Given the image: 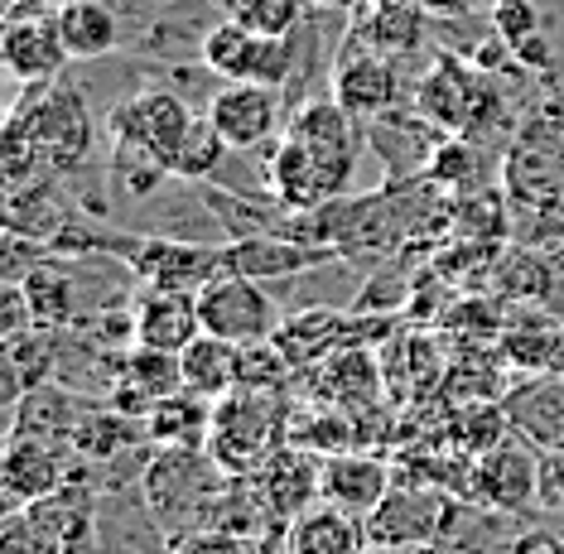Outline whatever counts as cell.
Segmentation results:
<instances>
[{
	"label": "cell",
	"instance_id": "6da1fadb",
	"mask_svg": "<svg viewBox=\"0 0 564 554\" xmlns=\"http://www.w3.org/2000/svg\"><path fill=\"white\" fill-rule=\"evenodd\" d=\"M232 482L208 448H155L145 458V472H140V487H145V507L155 531H164V540L188 535L208 521L213 501L223 497V487Z\"/></svg>",
	"mask_w": 564,
	"mask_h": 554
},
{
	"label": "cell",
	"instance_id": "7a4b0ae2",
	"mask_svg": "<svg viewBox=\"0 0 564 554\" xmlns=\"http://www.w3.org/2000/svg\"><path fill=\"white\" fill-rule=\"evenodd\" d=\"M280 444H290V415L280 391H247L237 385L232 395L213 401V434L208 454L227 478H247Z\"/></svg>",
	"mask_w": 564,
	"mask_h": 554
},
{
	"label": "cell",
	"instance_id": "3957f363",
	"mask_svg": "<svg viewBox=\"0 0 564 554\" xmlns=\"http://www.w3.org/2000/svg\"><path fill=\"white\" fill-rule=\"evenodd\" d=\"M198 116L188 111V97L174 87H145V93L126 97L111 107L107 131H111V154H131V160H150L170 174L174 150L184 145L188 126ZM174 178V174H170Z\"/></svg>",
	"mask_w": 564,
	"mask_h": 554
},
{
	"label": "cell",
	"instance_id": "277c9868",
	"mask_svg": "<svg viewBox=\"0 0 564 554\" xmlns=\"http://www.w3.org/2000/svg\"><path fill=\"white\" fill-rule=\"evenodd\" d=\"M497 107H502L497 87L487 83L478 68H468L464 58H454V54H444L415 87V111L444 135H473L478 140L487 126L502 116Z\"/></svg>",
	"mask_w": 564,
	"mask_h": 554
},
{
	"label": "cell",
	"instance_id": "5b68a950",
	"mask_svg": "<svg viewBox=\"0 0 564 554\" xmlns=\"http://www.w3.org/2000/svg\"><path fill=\"white\" fill-rule=\"evenodd\" d=\"M198 318H203V333L227 338L237 347L271 343L280 333V324H285L261 280L232 275V270H223V275L198 290Z\"/></svg>",
	"mask_w": 564,
	"mask_h": 554
},
{
	"label": "cell",
	"instance_id": "8992f818",
	"mask_svg": "<svg viewBox=\"0 0 564 554\" xmlns=\"http://www.w3.org/2000/svg\"><path fill=\"white\" fill-rule=\"evenodd\" d=\"M208 121L217 126V135L227 140V150L256 154L265 145H275L290 126V101L285 87L271 83H223L208 97Z\"/></svg>",
	"mask_w": 564,
	"mask_h": 554
},
{
	"label": "cell",
	"instance_id": "52a82bcc",
	"mask_svg": "<svg viewBox=\"0 0 564 554\" xmlns=\"http://www.w3.org/2000/svg\"><path fill=\"white\" fill-rule=\"evenodd\" d=\"M541 448H531L517 434H507L497 448L473 458L468 468V501L492 507L502 517H531L541 507Z\"/></svg>",
	"mask_w": 564,
	"mask_h": 554
},
{
	"label": "cell",
	"instance_id": "ba28073f",
	"mask_svg": "<svg viewBox=\"0 0 564 554\" xmlns=\"http://www.w3.org/2000/svg\"><path fill=\"white\" fill-rule=\"evenodd\" d=\"M328 97L362 126H371L401 101V68H395L391 54H381V48H371L367 39L352 34L343 39L338 58L328 68Z\"/></svg>",
	"mask_w": 564,
	"mask_h": 554
},
{
	"label": "cell",
	"instance_id": "9c48e42d",
	"mask_svg": "<svg viewBox=\"0 0 564 554\" xmlns=\"http://www.w3.org/2000/svg\"><path fill=\"white\" fill-rule=\"evenodd\" d=\"M121 261L150 290L198 294L208 280L223 275V247H203L184 237H121Z\"/></svg>",
	"mask_w": 564,
	"mask_h": 554
},
{
	"label": "cell",
	"instance_id": "30bf717a",
	"mask_svg": "<svg viewBox=\"0 0 564 554\" xmlns=\"http://www.w3.org/2000/svg\"><path fill=\"white\" fill-rule=\"evenodd\" d=\"M0 58L20 83H58L63 63H68L58 34V6L44 10V0H30V6L10 10L6 34H0Z\"/></svg>",
	"mask_w": 564,
	"mask_h": 554
},
{
	"label": "cell",
	"instance_id": "8fae6325",
	"mask_svg": "<svg viewBox=\"0 0 564 554\" xmlns=\"http://www.w3.org/2000/svg\"><path fill=\"white\" fill-rule=\"evenodd\" d=\"M444 517H448V497L440 487L395 482L387 501L367 517V540L395 550H430L444 531Z\"/></svg>",
	"mask_w": 564,
	"mask_h": 554
},
{
	"label": "cell",
	"instance_id": "7c38bea8",
	"mask_svg": "<svg viewBox=\"0 0 564 554\" xmlns=\"http://www.w3.org/2000/svg\"><path fill=\"white\" fill-rule=\"evenodd\" d=\"M391 487H395V468L371 448H343V454H328L324 468H318V501L352 511L362 521L387 501Z\"/></svg>",
	"mask_w": 564,
	"mask_h": 554
},
{
	"label": "cell",
	"instance_id": "4fadbf2b",
	"mask_svg": "<svg viewBox=\"0 0 564 554\" xmlns=\"http://www.w3.org/2000/svg\"><path fill=\"white\" fill-rule=\"evenodd\" d=\"M73 458L78 448L73 444H48V439H20L10 434L6 444V492H10V507L24 511L34 501L54 497L58 487L73 482Z\"/></svg>",
	"mask_w": 564,
	"mask_h": 554
},
{
	"label": "cell",
	"instance_id": "5bb4252c",
	"mask_svg": "<svg viewBox=\"0 0 564 554\" xmlns=\"http://www.w3.org/2000/svg\"><path fill=\"white\" fill-rule=\"evenodd\" d=\"M343 261V251L333 247H314V241H294V237H232L223 247V270L247 280H290L304 275L314 265H333Z\"/></svg>",
	"mask_w": 564,
	"mask_h": 554
},
{
	"label": "cell",
	"instance_id": "9a60e30c",
	"mask_svg": "<svg viewBox=\"0 0 564 554\" xmlns=\"http://www.w3.org/2000/svg\"><path fill=\"white\" fill-rule=\"evenodd\" d=\"M198 333H203L198 294L140 285L135 304H131V343L155 347V352H184Z\"/></svg>",
	"mask_w": 564,
	"mask_h": 554
},
{
	"label": "cell",
	"instance_id": "2e32d148",
	"mask_svg": "<svg viewBox=\"0 0 564 554\" xmlns=\"http://www.w3.org/2000/svg\"><path fill=\"white\" fill-rule=\"evenodd\" d=\"M265 188H271V198L280 203V208L290 213H318L324 203H333L338 193H333L328 174L318 170V160L310 150L300 145L294 135H280L275 145H265Z\"/></svg>",
	"mask_w": 564,
	"mask_h": 554
},
{
	"label": "cell",
	"instance_id": "e0dca14e",
	"mask_svg": "<svg viewBox=\"0 0 564 554\" xmlns=\"http://www.w3.org/2000/svg\"><path fill=\"white\" fill-rule=\"evenodd\" d=\"M318 468H324V463H314L300 444H280L247 478L256 482L265 507H271V517L280 525H290L300 511H310V501L318 497Z\"/></svg>",
	"mask_w": 564,
	"mask_h": 554
},
{
	"label": "cell",
	"instance_id": "ac0fdd59",
	"mask_svg": "<svg viewBox=\"0 0 564 554\" xmlns=\"http://www.w3.org/2000/svg\"><path fill=\"white\" fill-rule=\"evenodd\" d=\"M304 381L314 385V395L333 410H343V415H352V410H367L371 401L381 395V367L377 357L367 352V347H338V352H328L324 362H314L304 371Z\"/></svg>",
	"mask_w": 564,
	"mask_h": 554
},
{
	"label": "cell",
	"instance_id": "d6986e66",
	"mask_svg": "<svg viewBox=\"0 0 564 554\" xmlns=\"http://www.w3.org/2000/svg\"><path fill=\"white\" fill-rule=\"evenodd\" d=\"M507 424L531 448H564V381H521L502 395Z\"/></svg>",
	"mask_w": 564,
	"mask_h": 554
},
{
	"label": "cell",
	"instance_id": "ffe728a7",
	"mask_svg": "<svg viewBox=\"0 0 564 554\" xmlns=\"http://www.w3.org/2000/svg\"><path fill=\"white\" fill-rule=\"evenodd\" d=\"M83 420V395H73L68 385L44 381L34 391H24L15 405H10V434L20 439H48V444H73Z\"/></svg>",
	"mask_w": 564,
	"mask_h": 554
},
{
	"label": "cell",
	"instance_id": "44dd1931",
	"mask_svg": "<svg viewBox=\"0 0 564 554\" xmlns=\"http://www.w3.org/2000/svg\"><path fill=\"white\" fill-rule=\"evenodd\" d=\"M367 545V521L343 507H328V501L300 511L285 525V554H362Z\"/></svg>",
	"mask_w": 564,
	"mask_h": 554
},
{
	"label": "cell",
	"instance_id": "7402d4cb",
	"mask_svg": "<svg viewBox=\"0 0 564 554\" xmlns=\"http://www.w3.org/2000/svg\"><path fill=\"white\" fill-rule=\"evenodd\" d=\"M58 34L68 58L97 63L121 48L126 24H121V10L107 6V0H68V6H58Z\"/></svg>",
	"mask_w": 564,
	"mask_h": 554
},
{
	"label": "cell",
	"instance_id": "603a6c76",
	"mask_svg": "<svg viewBox=\"0 0 564 554\" xmlns=\"http://www.w3.org/2000/svg\"><path fill=\"white\" fill-rule=\"evenodd\" d=\"M178 371H184V391L203 395V401H223L241 385V347L213 338V333H198L178 352Z\"/></svg>",
	"mask_w": 564,
	"mask_h": 554
},
{
	"label": "cell",
	"instance_id": "cb8c5ba5",
	"mask_svg": "<svg viewBox=\"0 0 564 554\" xmlns=\"http://www.w3.org/2000/svg\"><path fill=\"white\" fill-rule=\"evenodd\" d=\"M145 430L155 448H208L213 401H203L194 391H174L164 401H155V410L145 415Z\"/></svg>",
	"mask_w": 564,
	"mask_h": 554
},
{
	"label": "cell",
	"instance_id": "d4e9b609",
	"mask_svg": "<svg viewBox=\"0 0 564 554\" xmlns=\"http://www.w3.org/2000/svg\"><path fill=\"white\" fill-rule=\"evenodd\" d=\"M357 39H367L381 54L401 58L425 39V6L420 0H371L367 20L357 24Z\"/></svg>",
	"mask_w": 564,
	"mask_h": 554
},
{
	"label": "cell",
	"instance_id": "484cf974",
	"mask_svg": "<svg viewBox=\"0 0 564 554\" xmlns=\"http://www.w3.org/2000/svg\"><path fill=\"white\" fill-rule=\"evenodd\" d=\"M20 285L30 294L34 324L40 328H68L73 318H78V275L63 270L58 261H40Z\"/></svg>",
	"mask_w": 564,
	"mask_h": 554
},
{
	"label": "cell",
	"instance_id": "4316f807",
	"mask_svg": "<svg viewBox=\"0 0 564 554\" xmlns=\"http://www.w3.org/2000/svg\"><path fill=\"white\" fill-rule=\"evenodd\" d=\"M227 140L217 135V126L208 121V116H198L194 126H188V135H184V145L174 150V164H170V174L174 178H184V184H208V178L217 174V164L227 160Z\"/></svg>",
	"mask_w": 564,
	"mask_h": 554
},
{
	"label": "cell",
	"instance_id": "83f0119b",
	"mask_svg": "<svg viewBox=\"0 0 564 554\" xmlns=\"http://www.w3.org/2000/svg\"><path fill=\"white\" fill-rule=\"evenodd\" d=\"M290 377H294V362L285 357V347H280L275 338L241 347V385H247V391H280L285 395Z\"/></svg>",
	"mask_w": 564,
	"mask_h": 554
},
{
	"label": "cell",
	"instance_id": "f1b7e54d",
	"mask_svg": "<svg viewBox=\"0 0 564 554\" xmlns=\"http://www.w3.org/2000/svg\"><path fill=\"white\" fill-rule=\"evenodd\" d=\"M232 20L265 39H290L304 24V0H237Z\"/></svg>",
	"mask_w": 564,
	"mask_h": 554
},
{
	"label": "cell",
	"instance_id": "f546056e",
	"mask_svg": "<svg viewBox=\"0 0 564 554\" xmlns=\"http://www.w3.org/2000/svg\"><path fill=\"white\" fill-rule=\"evenodd\" d=\"M170 554H261L251 535H237V531H217V525H198V531L178 535Z\"/></svg>",
	"mask_w": 564,
	"mask_h": 554
},
{
	"label": "cell",
	"instance_id": "4dcf8cb0",
	"mask_svg": "<svg viewBox=\"0 0 564 554\" xmlns=\"http://www.w3.org/2000/svg\"><path fill=\"white\" fill-rule=\"evenodd\" d=\"M541 511L564 521V448H541Z\"/></svg>",
	"mask_w": 564,
	"mask_h": 554
},
{
	"label": "cell",
	"instance_id": "1f68e13d",
	"mask_svg": "<svg viewBox=\"0 0 564 554\" xmlns=\"http://www.w3.org/2000/svg\"><path fill=\"white\" fill-rule=\"evenodd\" d=\"M425 10H448V15H458V10H478L487 0H420Z\"/></svg>",
	"mask_w": 564,
	"mask_h": 554
},
{
	"label": "cell",
	"instance_id": "d6a6232c",
	"mask_svg": "<svg viewBox=\"0 0 564 554\" xmlns=\"http://www.w3.org/2000/svg\"><path fill=\"white\" fill-rule=\"evenodd\" d=\"M314 6H324V10H343V15H348V10H357L362 0H314Z\"/></svg>",
	"mask_w": 564,
	"mask_h": 554
},
{
	"label": "cell",
	"instance_id": "836d02e7",
	"mask_svg": "<svg viewBox=\"0 0 564 554\" xmlns=\"http://www.w3.org/2000/svg\"><path fill=\"white\" fill-rule=\"evenodd\" d=\"M362 554H420V550H395V545H367Z\"/></svg>",
	"mask_w": 564,
	"mask_h": 554
},
{
	"label": "cell",
	"instance_id": "e575fe53",
	"mask_svg": "<svg viewBox=\"0 0 564 554\" xmlns=\"http://www.w3.org/2000/svg\"><path fill=\"white\" fill-rule=\"evenodd\" d=\"M213 6H223V10H227V15H232V10H237V0H213Z\"/></svg>",
	"mask_w": 564,
	"mask_h": 554
},
{
	"label": "cell",
	"instance_id": "d590c367",
	"mask_svg": "<svg viewBox=\"0 0 564 554\" xmlns=\"http://www.w3.org/2000/svg\"><path fill=\"white\" fill-rule=\"evenodd\" d=\"M58 6H68V0H58Z\"/></svg>",
	"mask_w": 564,
	"mask_h": 554
}]
</instances>
